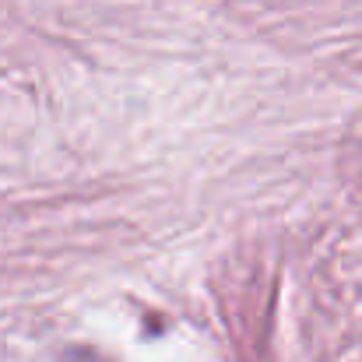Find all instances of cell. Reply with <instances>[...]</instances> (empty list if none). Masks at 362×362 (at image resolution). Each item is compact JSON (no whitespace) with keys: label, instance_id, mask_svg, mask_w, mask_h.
<instances>
[{"label":"cell","instance_id":"6da1fadb","mask_svg":"<svg viewBox=\"0 0 362 362\" xmlns=\"http://www.w3.org/2000/svg\"><path fill=\"white\" fill-rule=\"evenodd\" d=\"M71 362H99V359H95V356H74Z\"/></svg>","mask_w":362,"mask_h":362}]
</instances>
